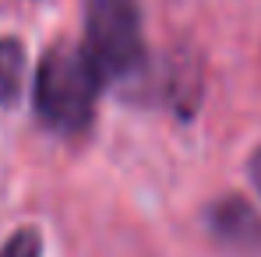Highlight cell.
Wrapping results in <instances>:
<instances>
[{"label": "cell", "instance_id": "5", "mask_svg": "<svg viewBox=\"0 0 261 257\" xmlns=\"http://www.w3.org/2000/svg\"><path fill=\"white\" fill-rule=\"evenodd\" d=\"M0 257H43V236H39V229H32V225L18 229L0 247Z\"/></svg>", "mask_w": 261, "mask_h": 257}, {"label": "cell", "instance_id": "1", "mask_svg": "<svg viewBox=\"0 0 261 257\" xmlns=\"http://www.w3.org/2000/svg\"><path fill=\"white\" fill-rule=\"evenodd\" d=\"M99 71L92 67L85 49L74 43L49 46L36 67V113L57 134H82L92 127L95 99H99Z\"/></svg>", "mask_w": 261, "mask_h": 257}, {"label": "cell", "instance_id": "4", "mask_svg": "<svg viewBox=\"0 0 261 257\" xmlns=\"http://www.w3.org/2000/svg\"><path fill=\"white\" fill-rule=\"evenodd\" d=\"M25 81V46L18 39H0V106L14 102Z\"/></svg>", "mask_w": 261, "mask_h": 257}, {"label": "cell", "instance_id": "6", "mask_svg": "<svg viewBox=\"0 0 261 257\" xmlns=\"http://www.w3.org/2000/svg\"><path fill=\"white\" fill-rule=\"evenodd\" d=\"M247 173H251V183L258 187V194H261V148L251 152V159H247Z\"/></svg>", "mask_w": 261, "mask_h": 257}, {"label": "cell", "instance_id": "3", "mask_svg": "<svg viewBox=\"0 0 261 257\" xmlns=\"http://www.w3.org/2000/svg\"><path fill=\"white\" fill-rule=\"evenodd\" d=\"M205 222H208V233L226 250H233V254L261 250V215L247 197H240V194L219 197L205 212Z\"/></svg>", "mask_w": 261, "mask_h": 257}, {"label": "cell", "instance_id": "2", "mask_svg": "<svg viewBox=\"0 0 261 257\" xmlns=\"http://www.w3.org/2000/svg\"><path fill=\"white\" fill-rule=\"evenodd\" d=\"M85 56L99 78L127 81L145 67L141 11L138 0H88L85 7Z\"/></svg>", "mask_w": 261, "mask_h": 257}]
</instances>
